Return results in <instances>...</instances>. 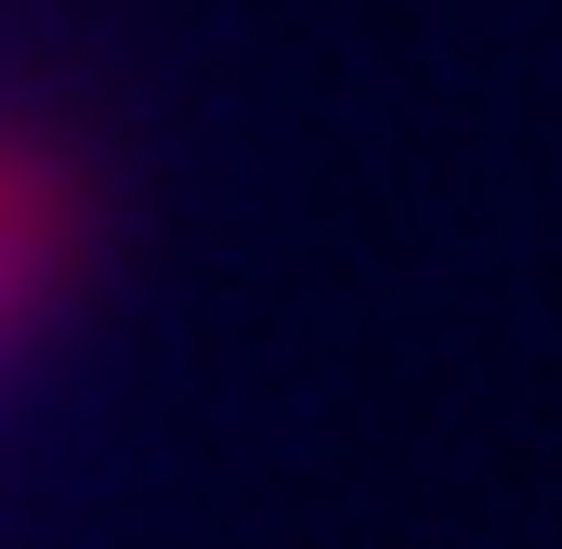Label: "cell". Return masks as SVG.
<instances>
[{
  "mask_svg": "<svg viewBox=\"0 0 562 549\" xmlns=\"http://www.w3.org/2000/svg\"><path fill=\"white\" fill-rule=\"evenodd\" d=\"M40 274H53V183L26 157H0V327L40 301Z\"/></svg>",
  "mask_w": 562,
  "mask_h": 549,
  "instance_id": "1",
  "label": "cell"
}]
</instances>
